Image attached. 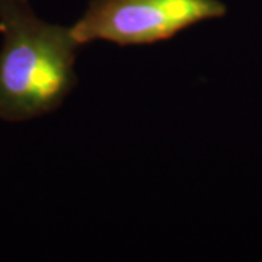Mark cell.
<instances>
[{"label":"cell","mask_w":262,"mask_h":262,"mask_svg":"<svg viewBox=\"0 0 262 262\" xmlns=\"http://www.w3.org/2000/svg\"><path fill=\"white\" fill-rule=\"evenodd\" d=\"M226 12L220 0H91L70 29L82 47L95 39L120 47L147 46Z\"/></svg>","instance_id":"cell-2"},{"label":"cell","mask_w":262,"mask_h":262,"mask_svg":"<svg viewBox=\"0 0 262 262\" xmlns=\"http://www.w3.org/2000/svg\"><path fill=\"white\" fill-rule=\"evenodd\" d=\"M0 118L18 122L56 111L77 83L82 47L72 29L44 22L28 0H0Z\"/></svg>","instance_id":"cell-1"}]
</instances>
